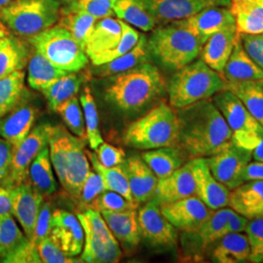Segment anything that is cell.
Listing matches in <instances>:
<instances>
[{
    "instance_id": "f5cc1de1",
    "label": "cell",
    "mask_w": 263,
    "mask_h": 263,
    "mask_svg": "<svg viewBox=\"0 0 263 263\" xmlns=\"http://www.w3.org/2000/svg\"><path fill=\"white\" fill-rule=\"evenodd\" d=\"M104 190L105 188L102 177L96 171L93 172L90 170L78 198L80 199V202L83 205L90 206L95 199L102 192H104Z\"/></svg>"
},
{
    "instance_id": "277c9868",
    "label": "cell",
    "mask_w": 263,
    "mask_h": 263,
    "mask_svg": "<svg viewBox=\"0 0 263 263\" xmlns=\"http://www.w3.org/2000/svg\"><path fill=\"white\" fill-rule=\"evenodd\" d=\"M226 80L201 59L179 68L170 80L171 106L183 108L212 98L224 89Z\"/></svg>"
},
{
    "instance_id": "484cf974",
    "label": "cell",
    "mask_w": 263,
    "mask_h": 263,
    "mask_svg": "<svg viewBox=\"0 0 263 263\" xmlns=\"http://www.w3.org/2000/svg\"><path fill=\"white\" fill-rule=\"evenodd\" d=\"M85 234L82 261L89 263H113L119 261L121 250L118 241L110 234L94 232L83 228Z\"/></svg>"
},
{
    "instance_id": "cb8c5ba5",
    "label": "cell",
    "mask_w": 263,
    "mask_h": 263,
    "mask_svg": "<svg viewBox=\"0 0 263 263\" xmlns=\"http://www.w3.org/2000/svg\"><path fill=\"white\" fill-rule=\"evenodd\" d=\"M237 39L235 26L223 28L208 39L202 48V60L212 69L222 73Z\"/></svg>"
},
{
    "instance_id": "db71d44e",
    "label": "cell",
    "mask_w": 263,
    "mask_h": 263,
    "mask_svg": "<svg viewBox=\"0 0 263 263\" xmlns=\"http://www.w3.org/2000/svg\"><path fill=\"white\" fill-rule=\"evenodd\" d=\"M96 151V155L102 165L105 167H114L126 162V154L121 148L115 147L106 142L99 145Z\"/></svg>"
},
{
    "instance_id": "c3c4849f",
    "label": "cell",
    "mask_w": 263,
    "mask_h": 263,
    "mask_svg": "<svg viewBox=\"0 0 263 263\" xmlns=\"http://www.w3.org/2000/svg\"><path fill=\"white\" fill-rule=\"evenodd\" d=\"M138 204L133 203L128 199L123 197L121 194L114 192L111 190H104L98 197L95 199L90 205V208L95 209L99 212L108 211V212H124L128 210L137 209Z\"/></svg>"
},
{
    "instance_id": "680465c9",
    "label": "cell",
    "mask_w": 263,
    "mask_h": 263,
    "mask_svg": "<svg viewBox=\"0 0 263 263\" xmlns=\"http://www.w3.org/2000/svg\"><path fill=\"white\" fill-rule=\"evenodd\" d=\"M243 183L251 180H263V162H250L243 172Z\"/></svg>"
},
{
    "instance_id": "6f0895ef",
    "label": "cell",
    "mask_w": 263,
    "mask_h": 263,
    "mask_svg": "<svg viewBox=\"0 0 263 263\" xmlns=\"http://www.w3.org/2000/svg\"><path fill=\"white\" fill-rule=\"evenodd\" d=\"M249 223V219L245 216H241L240 214L236 213L234 210L231 209L230 214L228 216L227 222H226V229L227 233H240L245 232L246 227Z\"/></svg>"
},
{
    "instance_id": "603a6c76",
    "label": "cell",
    "mask_w": 263,
    "mask_h": 263,
    "mask_svg": "<svg viewBox=\"0 0 263 263\" xmlns=\"http://www.w3.org/2000/svg\"><path fill=\"white\" fill-rule=\"evenodd\" d=\"M228 206L249 220L263 216V180L246 181L232 189Z\"/></svg>"
},
{
    "instance_id": "003e7915",
    "label": "cell",
    "mask_w": 263,
    "mask_h": 263,
    "mask_svg": "<svg viewBox=\"0 0 263 263\" xmlns=\"http://www.w3.org/2000/svg\"><path fill=\"white\" fill-rule=\"evenodd\" d=\"M0 22H1V21H0Z\"/></svg>"
},
{
    "instance_id": "11a10c76",
    "label": "cell",
    "mask_w": 263,
    "mask_h": 263,
    "mask_svg": "<svg viewBox=\"0 0 263 263\" xmlns=\"http://www.w3.org/2000/svg\"><path fill=\"white\" fill-rule=\"evenodd\" d=\"M238 35L247 54L263 69V33Z\"/></svg>"
},
{
    "instance_id": "03108f58",
    "label": "cell",
    "mask_w": 263,
    "mask_h": 263,
    "mask_svg": "<svg viewBox=\"0 0 263 263\" xmlns=\"http://www.w3.org/2000/svg\"><path fill=\"white\" fill-rule=\"evenodd\" d=\"M258 1H260V2H261V3L263 4V0H258Z\"/></svg>"
},
{
    "instance_id": "d4e9b609",
    "label": "cell",
    "mask_w": 263,
    "mask_h": 263,
    "mask_svg": "<svg viewBox=\"0 0 263 263\" xmlns=\"http://www.w3.org/2000/svg\"><path fill=\"white\" fill-rule=\"evenodd\" d=\"M122 36V21L111 17L98 20L85 44V53L92 61L119 43Z\"/></svg>"
},
{
    "instance_id": "836d02e7",
    "label": "cell",
    "mask_w": 263,
    "mask_h": 263,
    "mask_svg": "<svg viewBox=\"0 0 263 263\" xmlns=\"http://www.w3.org/2000/svg\"><path fill=\"white\" fill-rule=\"evenodd\" d=\"M141 157L158 179L168 177L173 172L180 168L184 162L181 151L173 145L145 151Z\"/></svg>"
},
{
    "instance_id": "6da1fadb",
    "label": "cell",
    "mask_w": 263,
    "mask_h": 263,
    "mask_svg": "<svg viewBox=\"0 0 263 263\" xmlns=\"http://www.w3.org/2000/svg\"><path fill=\"white\" fill-rule=\"evenodd\" d=\"M178 142L193 158H208L232 141L231 131L213 100L180 108Z\"/></svg>"
},
{
    "instance_id": "4fadbf2b",
    "label": "cell",
    "mask_w": 263,
    "mask_h": 263,
    "mask_svg": "<svg viewBox=\"0 0 263 263\" xmlns=\"http://www.w3.org/2000/svg\"><path fill=\"white\" fill-rule=\"evenodd\" d=\"M12 196V215L17 218L25 235L30 240L33 235L38 215L43 204V195L30 181L10 188Z\"/></svg>"
},
{
    "instance_id": "d6986e66",
    "label": "cell",
    "mask_w": 263,
    "mask_h": 263,
    "mask_svg": "<svg viewBox=\"0 0 263 263\" xmlns=\"http://www.w3.org/2000/svg\"><path fill=\"white\" fill-rule=\"evenodd\" d=\"M125 168L135 203L140 205L148 202L154 196L158 182L155 174L139 155L127 158Z\"/></svg>"
},
{
    "instance_id": "74e56055",
    "label": "cell",
    "mask_w": 263,
    "mask_h": 263,
    "mask_svg": "<svg viewBox=\"0 0 263 263\" xmlns=\"http://www.w3.org/2000/svg\"><path fill=\"white\" fill-rule=\"evenodd\" d=\"M48 144L50 146V159L60 183L64 186L66 180V159L70 146V134L63 126L52 127Z\"/></svg>"
},
{
    "instance_id": "ab89813d",
    "label": "cell",
    "mask_w": 263,
    "mask_h": 263,
    "mask_svg": "<svg viewBox=\"0 0 263 263\" xmlns=\"http://www.w3.org/2000/svg\"><path fill=\"white\" fill-rule=\"evenodd\" d=\"M97 21L98 20L95 17L84 12L70 11L64 8L60 12L58 26L66 28L84 49L86 41L93 30Z\"/></svg>"
},
{
    "instance_id": "83f0119b",
    "label": "cell",
    "mask_w": 263,
    "mask_h": 263,
    "mask_svg": "<svg viewBox=\"0 0 263 263\" xmlns=\"http://www.w3.org/2000/svg\"><path fill=\"white\" fill-rule=\"evenodd\" d=\"M222 74L226 81L236 82L245 80L263 79V69L247 54L237 33L235 45L229 57Z\"/></svg>"
},
{
    "instance_id": "8fae6325",
    "label": "cell",
    "mask_w": 263,
    "mask_h": 263,
    "mask_svg": "<svg viewBox=\"0 0 263 263\" xmlns=\"http://www.w3.org/2000/svg\"><path fill=\"white\" fill-rule=\"evenodd\" d=\"M138 212L141 238L154 248L172 249L178 242L176 227L161 212L160 205L151 199Z\"/></svg>"
},
{
    "instance_id": "4dcf8cb0",
    "label": "cell",
    "mask_w": 263,
    "mask_h": 263,
    "mask_svg": "<svg viewBox=\"0 0 263 263\" xmlns=\"http://www.w3.org/2000/svg\"><path fill=\"white\" fill-rule=\"evenodd\" d=\"M212 259L217 263H240L250 260V244L247 234L227 233L216 243Z\"/></svg>"
},
{
    "instance_id": "e7e4bbea",
    "label": "cell",
    "mask_w": 263,
    "mask_h": 263,
    "mask_svg": "<svg viewBox=\"0 0 263 263\" xmlns=\"http://www.w3.org/2000/svg\"><path fill=\"white\" fill-rule=\"evenodd\" d=\"M64 1H66V2H68V3H70V2H72V1H74V0H64Z\"/></svg>"
},
{
    "instance_id": "5bb4252c",
    "label": "cell",
    "mask_w": 263,
    "mask_h": 263,
    "mask_svg": "<svg viewBox=\"0 0 263 263\" xmlns=\"http://www.w3.org/2000/svg\"><path fill=\"white\" fill-rule=\"evenodd\" d=\"M195 182V196L212 210L228 206L229 189L213 176L207 159L200 157L189 162Z\"/></svg>"
},
{
    "instance_id": "e575fe53",
    "label": "cell",
    "mask_w": 263,
    "mask_h": 263,
    "mask_svg": "<svg viewBox=\"0 0 263 263\" xmlns=\"http://www.w3.org/2000/svg\"><path fill=\"white\" fill-rule=\"evenodd\" d=\"M149 57V51L147 46V39L141 34L136 46L129 52L113 60L109 63L99 66L97 73L101 76H116L124 71H127L136 66H140L143 63H146Z\"/></svg>"
},
{
    "instance_id": "f1b7e54d",
    "label": "cell",
    "mask_w": 263,
    "mask_h": 263,
    "mask_svg": "<svg viewBox=\"0 0 263 263\" xmlns=\"http://www.w3.org/2000/svg\"><path fill=\"white\" fill-rule=\"evenodd\" d=\"M230 11L235 19L237 33H263V4L258 0H231Z\"/></svg>"
},
{
    "instance_id": "f546056e",
    "label": "cell",
    "mask_w": 263,
    "mask_h": 263,
    "mask_svg": "<svg viewBox=\"0 0 263 263\" xmlns=\"http://www.w3.org/2000/svg\"><path fill=\"white\" fill-rule=\"evenodd\" d=\"M29 51L26 42L8 33L0 38V78L23 70L28 64Z\"/></svg>"
},
{
    "instance_id": "f6af8a7d",
    "label": "cell",
    "mask_w": 263,
    "mask_h": 263,
    "mask_svg": "<svg viewBox=\"0 0 263 263\" xmlns=\"http://www.w3.org/2000/svg\"><path fill=\"white\" fill-rule=\"evenodd\" d=\"M55 111L62 116L66 127L76 137L80 139L87 138L84 115L76 96L69 98L58 105Z\"/></svg>"
},
{
    "instance_id": "44dd1931",
    "label": "cell",
    "mask_w": 263,
    "mask_h": 263,
    "mask_svg": "<svg viewBox=\"0 0 263 263\" xmlns=\"http://www.w3.org/2000/svg\"><path fill=\"white\" fill-rule=\"evenodd\" d=\"M89 172L90 164L85 149L84 139L70 135V146L66 159V180L63 187L71 196L79 197Z\"/></svg>"
},
{
    "instance_id": "d6a6232c",
    "label": "cell",
    "mask_w": 263,
    "mask_h": 263,
    "mask_svg": "<svg viewBox=\"0 0 263 263\" xmlns=\"http://www.w3.org/2000/svg\"><path fill=\"white\" fill-rule=\"evenodd\" d=\"M224 89L235 95L263 126V79L236 82L226 81Z\"/></svg>"
},
{
    "instance_id": "1f68e13d",
    "label": "cell",
    "mask_w": 263,
    "mask_h": 263,
    "mask_svg": "<svg viewBox=\"0 0 263 263\" xmlns=\"http://www.w3.org/2000/svg\"><path fill=\"white\" fill-rule=\"evenodd\" d=\"M67 73L68 71L54 66L37 51H34L28 60V85L40 92L54 84Z\"/></svg>"
},
{
    "instance_id": "60d3db41",
    "label": "cell",
    "mask_w": 263,
    "mask_h": 263,
    "mask_svg": "<svg viewBox=\"0 0 263 263\" xmlns=\"http://www.w3.org/2000/svg\"><path fill=\"white\" fill-rule=\"evenodd\" d=\"M24 70L0 78V119L19 104L26 93Z\"/></svg>"
},
{
    "instance_id": "9c48e42d",
    "label": "cell",
    "mask_w": 263,
    "mask_h": 263,
    "mask_svg": "<svg viewBox=\"0 0 263 263\" xmlns=\"http://www.w3.org/2000/svg\"><path fill=\"white\" fill-rule=\"evenodd\" d=\"M53 126L41 123L29 132L25 140L13 147L9 176L2 186L12 188L27 181L31 162L48 145L49 135Z\"/></svg>"
},
{
    "instance_id": "4316f807",
    "label": "cell",
    "mask_w": 263,
    "mask_h": 263,
    "mask_svg": "<svg viewBox=\"0 0 263 263\" xmlns=\"http://www.w3.org/2000/svg\"><path fill=\"white\" fill-rule=\"evenodd\" d=\"M113 236L126 249H134L141 242V236L137 209L124 212H100Z\"/></svg>"
},
{
    "instance_id": "be15d7a7",
    "label": "cell",
    "mask_w": 263,
    "mask_h": 263,
    "mask_svg": "<svg viewBox=\"0 0 263 263\" xmlns=\"http://www.w3.org/2000/svg\"><path fill=\"white\" fill-rule=\"evenodd\" d=\"M13 1H15V0H0V9H2L3 7H5L6 5H8Z\"/></svg>"
},
{
    "instance_id": "ac0fdd59",
    "label": "cell",
    "mask_w": 263,
    "mask_h": 263,
    "mask_svg": "<svg viewBox=\"0 0 263 263\" xmlns=\"http://www.w3.org/2000/svg\"><path fill=\"white\" fill-rule=\"evenodd\" d=\"M195 195V182L189 162L173 172L168 177L158 179L154 199L161 206Z\"/></svg>"
},
{
    "instance_id": "7c38bea8",
    "label": "cell",
    "mask_w": 263,
    "mask_h": 263,
    "mask_svg": "<svg viewBox=\"0 0 263 263\" xmlns=\"http://www.w3.org/2000/svg\"><path fill=\"white\" fill-rule=\"evenodd\" d=\"M156 23L186 19L202 10L215 6H230L231 0H141Z\"/></svg>"
},
{
    "instance_id": "30bf717a",
    "label": "cell",
    "mask_w": 263,
    "mask_h": 263,
    "mask_svg": "<svg viewBox=\"0 0 263 263\" xmlns=\"http://www.w3.org/2000/svg\"><path fill=\"white\" fill-rule=\"evenodd\" d=\"M253 151L231 141L216 154L206 158L213 176L229 190L243 183V172L251 162Z\"/></svg>"
},
{
    "instance_id": "b9f144b4",
    "label": "cell",
    "mask_w": 263,
    "mask_h": 263,
    "mask_svg": "<svg viewBox=\"0 0 263 263\" xmlns=\"http://www.w3.org/2000/svg\"><path fill=\"white\" fill-rule=\"evenodd\" d=\"M82 83V76L74 72H68L66 76L59 79L54 84L42 91L47 100L49 107L56 110L57 106L64 103L69 98L76 96Z\"/></svg>"
},
{
    "instance_id": "816d5d0a",
    "label": "cell",
    "mask_w": 263,
    "mask_h": 263,
    "mask_svg": "<svg viewBox=\"0 0 263 263\" xmlns=\"http://www.w3.org/2000/svg\"><path fill=\"white\" fill-rule=\"evenodd\" d=\"M52 206L49 202L42 204L39 215H38L37 221L34 227L32 238L29 240L30 243L34 247L37 248V245L50 236L51 229H52Z\"/></svg>"
},
{
    "instance_id": "ffe728a7",
    "label": "cell",
    "mask_w": 263,
    "mask_h": 263,
    "mask_svg": "<svg viewBox=\"0 0 263 263\" xmlns=\"http://www.w3.org/2000/svg\"><path fill=\"white\" fill-rule=\"evenodd\" d=\"M36 113L32 104L21 102L0 119V137L17 146L31 131Z\"/></svg>"
},
{
    "instance_id": "681fc988",
    "label": "cell",
    "mask_w": 263,
    "mask_h": 263,
    "mask_svg": "<svg viewBox=\"0 0 263 263\" xmlns=\"http://www.w3.org/2000/svg\"><path fill=\"white\" fill-rule=\"evenodd\" d=\"M245 232L250 244V261L263 262V216L249 220Z\"/></svg>"
},
{
    "instance_id": "7a4b0ae2",
    "label": "cell",
    "mask_w": 263,
    "mask_h": 263,
    "mask_svg": "<svg viewBox=\"0 0 263 263\" xmlns=\"http://www.w3.org/2000/svg\"><path fill=\"white\" fill-rule=\"evenodd\" d=\"M164 89L165 81L159 69L146 62L113 76L104 98L125 111H138L156 100Z\"/></svg>"
},
{
    "instance_id": "f35d334b",
    "label": "cell",
    "mask_w": 263,
    "mask_h": 263,
    "mask_svg": "<svg viewBox=\"0 0 263 263\" xmlns=\"http://www.w3.org/2000/svg\"><path fill=\"white\" fill-rule=\"evenodd\" d=\"M113 10L121 21L142 31L152 30L157 24L144 8L141 0H116Z\"/></svg>"
},
{
    "instance_id": "8d00e7d4",
    "label": "cell",
    "mask_w": 263,
    "mask_h": 263,
    "mask_svg": "<svg viewBox=\"0 0 263 263\" xmlns=\"http://www.w3.org/2000/svg\"><path fill=\"white\" fill-rule=\"evenodd\" d=\"M28 177L30 183L43 195H51L57 190V181L52 171L49 147L46 145L31 162Z\"/></svg>"
},
{
    "instance_id": "9a60e30c",
    "label": "cell",
    "mask_w": 263,
    "mask_h": 263,
    "mask_svg": "<svg viewBox=\"0 0 263 263\" xmlns=\"http://www.w3.org/2000/svg\"><path fill=\"white\" fill-rule=\"evenodd\" d=\"M161 212L177 229L193 231L205 222L215 210H212L197 196H190L168 205L161 206Z\"/></svg>"
},
{
    "instance_id": "7dc6e473",
    "label": "cell",
    "mask_w": 263,
    "mask_h": 263,
    "mask_svg": "<svg viewBox=\"0 0 263 263\" xmlns=\"http://www.w3.org/2000/svg\"><path fill=\"white\" fill-rule=\"evenodd\" d=\"M116 0H74L65 8L70 11H81L97 20L109 18L114 14Z\"/></svg>"
},
{
    "instance_id": "2e32d148",
    "label": "cell",
    "mask_w": 263,
    "mask_h": 263,
    "mask_svg": "<svg viewBox=\"0 0 263 263\" xmlns=\"http://www.w3.org/2000/svg\"><path fill=\"white\" fill-rule=\"evenodd\" d=\"M50 237L70 257L82 252L84 230L77 216L65 210H56L52 215Z\"/></svg>"
},
{
    "instance_id": "bcb514c9",
    "label": "cell",
    "mask_w": 263,
    "mask_h": 263,
    "mask_svg": "<svg viewBox=\"0 0 263 263\" xmlns=\"http://www.w3.org/2000/svg\"><path fill=\"white\" fill-rule=\"evenodd\" d=\"M140 37L141 34L137 31V29L122 21V36L119 43L116 45V47L94 58L92 60V64L96 66H101L123 56L136 46Z\"/></svg>"
},
{
    "instance_id": "52a82bcc",
    "label": "cell",
    "mask_w": 263,
    "mask_h": 263,
    "mask_svg": "<svg viewBox=\"0 0 263 263\" xmlns=\"http://www.w3.org/2000/svg\"><path fill=\"white\" fill-rule=\"evenodd\" d=\"M28 40L35 51L63 70L77 72L89 63L84 49L66 28L60 26L47 28Z\"/></svg>"
},
{
    "instance_id": "3957f363",
    "label": "cell",
    "mask_w": 263,
    "mask_h": 263,
    "mask_svg": "<svg viewBox=\"0 0 263 263\" xmlns=\"http://www.w3.org/2000/svg\"><path fill=\"white\" fill-rule=\"evenodd\" d=\"M179 121L178 113L165 103L131 123L124 133V142L134 148L151 151L171 146L178 142Z\"/></svg>"
},
{
    "instance_id": "91938a15",
    "label": "cell",
    "mask_w": 263,
    "mask_h": 263,
    "mask_svg": "<svg viewBox=\"0 0 263 263\" xmlns=\"http://www.w3.org/2000/svg\"><path fill=\"white\" fill-rule=\"evenodd\" d=\"M12 215V196L9 188L0 185V217Z\"/></svg>"
},
{
    "instance_id": "f907efd6",
    "label": "cell",
    "mask_w": 263,
    "mask_h": 263,
    "mask_svg": "<svg viewBox=\"0 0 263 263\" xmlns=\"http://www.w3.org/2000/svg\"><path fill=\"white\" fill-rule=\"evenodd\" d=\"M37 252L41 262L69 263L76 261L65 254L50 236L37 245Z\"/></svg>"
},
{
    "instance_id": "7bdbcfd3",
    "label": "cell",
    "mask_w": 263,
    "mask_h": 263,
    "mask_svg": "<svg viewBox=\"0 0 263 263\" xmlns=\"http://www.w3.org/2000/svg\"><path fill=\"white\" fill-rule=\"evenodd\" d=\"M28 240L12 215L0 217V257L2 261L14 254Z\"/></svg>"
},
{
    "instance_id": "9f6ffc18",
    "label": "cell",
    "mask_w": 263,
    "mask_h": 263,
    "mask_svg": "<svg viewBox=\"0 0 263 263\" xmlns=\"http://www.w3.org/2000/svg\"><path fill=\"white\" fill-rule=\"evenodd\" d=\"M12 153V144L0 137V185L4 184L9 176Z\"/></svg>"
},
{
    "instance_id": "8992f818",
    "label": "cell",
    "mask_w": 263,
    "mask_h": 263,
    "mask_svg": "<svg viewBox=\"0 0 263 263\" xmlns=\"http://www.w3.org/2000/svg\"><path fill=\"white\" fill-rule=\"evenodd\" d=\"M60 12L58 0H15L0 9V21L16 35L29 39L58 23Z\"/></svg>"
},
{
    "instance_id": "d590c367",
    "label": "cell",
    "mask_w": 263,
    "mask_h": 263,
    "mask_svg": "<svg viewBox=\"0 0 263 263\" xmlns=\"http://www.w3.org/2000/svg\"><path fill=\"white\" fill-rule=\"evenodd\" d=\"M87 156L91 160L95 171L102 177L104 188L106 190L117 192L121 194L123 197L135 203L132 196L131 188L127 177L125 163L114 167H105L100 163L97 155L93 152L87 151Z\"/></svg>"
},
{
    "instance_id": "5b68a950",
    "label": "cell",
    "mask_w": 263,
    "mask_h": 263,
    "mask_svg": "<svg viewBox=\"0 0 263 263\" xmlns=\"http://www.w3.org/2000/svg\"><path fill=\"white\" fill-rule=\"evenodd\" d=\"M203 45L199 38L176 21L156 28L147 40L149 55L171 70H179L195 61Z\"/></svg>"
},
{
    "instance_id": "7402d4cb",
    "label": "cell",
    "mask_w": 263,
    "mask_h": 263,
    "mask_svg": "<svg viewBox=\"0 0 263 263\" xmlns=\"http://www.w3.org/2000/svg\"><path fill=\"white\" fill-rule=\"evenodd\" d=\"M231 209L215 210L205 222L193 231L186 232L189 235V250L192 254L200 255L211 245L216 243L226 234V226Z\"/></svg>"
},
{
    "instance_id": "6125c7cd",
    "label": "cell",
    "mask_w": 263,
    "mask_h": 263,
    "mask_svg": "<svg viewBox=\"0 0 263 263\" xmlns=\"http://www.w3.org/2000/svg\"><path fill=\"white\" fill-rule=\"evenodd\" d=\"M8 32H7V29H6V27L4 26V24L2 23V22H0V38L2 37V36H4V35H6Z\"/></svg>"
},
{
    "instance_id": "94428289",
    "label": "cell",
    "mask_w": 263,
    "mask_h": 263,
    "mask_svg": "<svg viewBox=\"0 0 263 263\" xmlns=\"http://www.w3.org/2000/svg\"><path fill=\"white\" fill-rule=\"evenodd\" d=\"M252 158H254V161L263 162V137L258 144L254 147L252 153Z\"/></svg>"
},
{
    "instance_id": "e0dca14e",
    "label": "cell",
    "mask_w": 263,
    "mask_h": 263,
    "mask_svg": "<svg viewBox=\"0 0 263 263\" xmlns=\"http://www.w3.org/2000/svg\"><path fill=\"white\" fill-rule=\"evenodd\" d=\"M176 22L191 31L203 44L217 31L236 25L231 11L224 6L210 7L189 18Z\"/></svg>"
},
{
    "instance_id": "ee69618b",
    "label": "cell",
    "mask_w": 263,
    "mask_h": 263,
    "mask_svg": "<svg viewBox=\"0 0 263 263\" xmlns=\"http://www.w3.org/2000/svg\"><path fill=\"white\" fill-rule=\"evenodd\" d=\"M80 102L84 112L85 126H86V137L90 147L96 149L104 142V139L101 135L99 125V115L95 103L93 95L89 87H86L80 97Z\"/></svg>"
},
{
    "instance_id": "ba28073f",
    "label": "cell",
    "mask_w": 263,
    "mask_h": 263,
    "mask_svg": "<svg viewBox=\"0 0 263 263\" xmlns=\"http://www.w3.org/2000/svg\"><path fill=\"white\" fill-rule=\"evenodd\" d=\"M213 102L228 125L233 142L243 148L254 151L263 137L262 125L235 95L228 90L223 89L214 95Z\"/></svg>"
}]
</instances>
